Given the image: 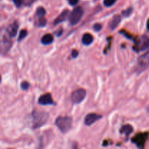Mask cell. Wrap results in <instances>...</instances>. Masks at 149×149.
<instances>
[{
	"label": "cell",
	"mask_w": 149,
	"mask_h": 149,
	"mask_svg": "<svg viewBox=\"0 0 149 149\" xmlns=\"http://www.w3.org/2000/svg\"><path fill=\"white\" fill-rule=\"evenodd\" d=\"M13 1L14 2L15 5L17 7H20L23 4V0H13Z\"/></svg>",
	"instance_id": "cell-25"
},
{
	"label": "cell",
	"mask_w": 149,
	"mask_h": 149,
	"mask_svg": "<svg viewBox=\"0 0 149 149\" xmlns=\"http://www.w3.org/2000/svg\"><path fill=\"white\" fill-rule=\"evenodd\" d=\"M72 122L69 116H58L55 120V125L63 133H66L71 129Z\"/></svg>",
	"instance_id": "cell-2"
},
{
	"label": "cell",
	"mask_w": 149,
	"mask_h": 149,
	"mask_svg": "<svg viewBox=\"0 0 149 149\" xmlns=\"http://www.w3.org/2000/svg\"><path fill=\"white\" fill-rule=\"evenodd\" d=\"M132 127L130 125H124L120 130V132L122 134H125L126 135V136H129L131 133H132Z\"/></svg>",
	"instance_id": "cell-14"
},
{
	"label": "cell",
	"mask_w": 149,
	"mask_h": 149,
	"mask_svg": "<svg viewBox=\"0 0 149 149\" xmlns=\"http://www.w3.org/2000/svg\"><path fill=\"white\" fill-rule=\"evenodd\" d=\"M41 42L45 45H49V44H51L53 42V36L50 33H47V34L44 35L42 36V39H41Z\"/></svg>",
	"instance_id": "cell-13"
},
{
	"label": "cell",
	"mask_w": 149,
	"mask_h": 149,
	"mask_svg": "<svg viewBox=\"0 0 149 149\" xmlns=\"http://www.w3.org/2000/svg\"><path fill=\"white\" fill-rule=\"evenodd\" d=\"M149 65V51L138 59L137 63L136 71L138 74H141L143 71L146 70Z\"/></svg>",
	"instance_id": "cell-4"
},
{
	"label": "cell",
	"mask_w": 149,
	"mask_h": 149,
	"mask_svg": "<svg viewBox=\"0 0 149 149\" xmlns=\"http://www.w3.org/2000/svg\"><path fill=\"white\" fill-rule=\"evenodd\" d=\"M46 14V11L43 7H39L36 10V15L39 17H43Z\"/></svg>",
	"instance_id": "cell-17"
},
{
	"label": "cell",
	"mask_w": 149,
	"mask_h": 149,
	"mask_svg": "<svg viewBox=\"0 0 149 149\" xmlns=\"http://www.w3.org/2000/svg\"><path fill=\"white\" fill-rule=\"evenodd\" d=\"M46 23H47L46 19L44 18V17H40L39 21H38L37 25L38 26H39V27H44V26L46 25Z\"/></svg>",
	"instance_id": "cell-18"
},
{
	"label": "cell",
	"mask_w": 149,
	"mask_h": 149,
	"mask_svg": "<svg viewBox=\"0 0 149 149\" xmlns=\"http://www.w3.org/2000/svg\"><path fill=\"white\" fill-rule=\"evenodd\" d=\"M87 92L84 89H78L71 95V100L74 104H79L85 98Z\"/></svg>",
	"instance_id": "cell-7"
},
{
	"label": "cell",
	"mask_w": 149,
	"mask_h": 149,
	"mask_svg": "<svg viewBox=\"0 0 149 149\" xmlns=\"http://www.w3.org/2000/svg\"><path fill=\"white\" fill-rule=\"evenodd\" d=\"M83 13L84 12L81 7H77L74 8L69 15V21L71 25L74 26L78 23L83 16Z\"/></svg>",
	"instance_id": "cell-5"
},
{
	"label": "cell",
	"mask_w": 149,
	"mask_h": 149,
	"mask_svg": "<svg viewBox=\"0 0 149 149\" xmlns=\"http://www.w3.org/2000/svg\"><path fill=\"white\" fill-rule=\"evenodd\" d=\"M3 42H4V44H3L2 49H4V51H7V49H8L10 47V45H11V43H10V40H9L8 39H7V38H4V39H3Z\"/></svg>",
	"instance_id": "cell-16"
},
{
	"label": "cell",
	"mask_w": 149,
	"mask_h": 149,
	"mask_svg": "<svg viewBox=\"0 0 149 149\" xmlns=\"http://www.w3.org/2000/svg\"><path fill=\"white\" fill-rule=\"evenodd\" d=\"M93 29L95 31H99L101 30L102 26L100 24V23H95V24L93 26Z\"/></svg>",
	"instance_id": "cell-24"
},
{
	"label": "cell",
	"mask_w": 149,
	"mask_h": 149,
	"mask_svg": "<svg viewBox=\"0 0 149 149\" xmlns=\"http://www.w3.org/2000/svg\"><path fill=\"white\" fill-rule=\"evenodd\" d=\"M101 117L102 116L100 115L96 114V113H89L86 116L85 119H84V124L86 125L90 126V125L95 123L97 120L101 119Z\"/></svg>",
	"instance_id": "cell-8"
},
{
	"label": "cell",
	"mask_w": 149,
	"mask_h": 149,
	"mask_svg": "<svg viewBox=\"0 0 149 149\" xmlns=\"http://www.w3.org/2000/svg\"><path fill=\"white\" fill-rule=\"evenodd\" d=\"M27 34H28L27 31L25 30V29H24V30H22L20 32V34H19L18 40L20 41V40H22L23 39H24V38L26 37V36H27Z\"/></svg>",
	"instance_id": "cell-19"
},
{
	"label": "cell",
	"mask_w": 149,
	"mask_h": 149,
	"mask_svg": "<svg viewBox=\"0 0 149 149\" xmlns=\"http://www.w3.org/2000/svg\"><path fill=\"white\" fill-rule=\"evenodd\" d=\"M149 47V37L146 35L140 36L139 38L135 40V45L133 47V49L136 52L146 50L147 48Z\"/></svg>",
	"instance_id": "cell-3"
},
{
	"label": "cell",
	"mask_w": 149,
	"mask_h": 149,
	"mask_svg": "<svg viewBox=\"0 0 149 149\" xmlns=\"http://www.w3.org/2000/svg\"><path fill=\"white\" fill-rule=\"evenodd\" d=\"M78 55H79V52H78V51H77V50H73L72 51V53H71V56H72L74 58H77V57L78 56Z\"/></svg>",
	"instance_id": "cell-27"
},
{
	"label": "cell",
	"mask_w": 149,
	"mask_h": 149,
	"mask_svg": "<svg viewBox=\"0 0 149 149\" xmlns=\"http://www.w3.org/2000/svg\"><path fill=\"white\" fill-rule=\"evenodd\" d=\"M147 27H148V29H149V20H148V22H147Z\"/></svg>",
	"instance_id": "cell-29"
},
{
	"label": "cell",
	"mask_w": 149,
	"mask_h": 149,
	"mask_svg": "<svg viewBox=\"0 0 149 149\" xmlns=\"http://www.w3.org/2000/svg\"><path fill=\"white\" fill-rule=\"evenodd\" d=\"M32 119H33V128L36 129L40 127L43 126L49 119V114L46 112L37 111H35L32 114Z\"/></svg>",
	"instance_id": "cell-1"
},
{
	"label": "cell",
	"mask_w": 149,
	"mask_h": 149,
	"mask_svg": "<svg viewBox=\"0 0 149 149\" xmlns=\"http://www.w3.org/2000/svg\"><path fill=\"white\" fill-rule=\"evenodd\" d=\"M17 29H18V23L17 22H14L13 24L10 25L8 28H7V32L8 33L9 36L10 37H14L16 36L17 32Z\"/></svg>",
	"instance_id": "cell-10"
},
{
	"label": "cell",
	"mask_w": 149,
	"mask_h": 149,
	"mask_svg": "<svg viewBox=\"0 0 149 149\" xmlns=\"http://www.w3.org/2000/svg\"><path fill=\"white\" fill-rule=\"evenodd\" d=\"M121 21V16L120 15H114L113 17L112 18L111 21L110 22V24H109V27L112 30H114L116 27L118 26V25L119 24Z\"/></svg>",
	"instance_id": "cell-12"
},
{
	"label": "cell",
	"mask_w": 149,
	"mask_h": 149,
	"mask_svg": "<svg viewBox=\"0 0 149 149\" xmlns=\"http://www.w3.org/2000/svg\"><path fill=\"white\" fill-rule=\"evenodd\" d=\"M36 0H23V3L26 6H30L31 4H33Z\"/></svg>",
	"instance_id": "cell-23"
},
{
	"label": "cell",
	"mask_w": 149,
	"mask_h": 149,
	"mask_svg": "<svg viewBox=\"0 0 149 149\" xmlns=\"http://www.w3.org/2000/svg\"><path fill=\"white\" fill-rule=\"evenodd\" d=\"M68 14H69V11H68V10H63V11L60 14V15H58V17L55 19V22H54V24L57 25L58 24V23L63 22L64 20H65V19L67 18Z\"/></svg>",
	"instance_id": "cell-11"
},
{
	"label": "cell",
	"mask_w": 149,
	"mask_h": 149,
	"mask_svg": "<svg viewBox=\"0 0 149 149\" xmlns=\"http://www.w3.org/2000/svg\"><path fill=\"white\" fill-rule=\"evenodd\" d=\"M81 41L84 45H90L93 42V37L90 33H84L82 36Z\"/></svg>",
	"instance_id": "cell-15"
},
{
	"label": "cell",
	"mask_w": 149,
	"mask_h": 149,
	"mask_svg": "<svg viewBox=\"0 0 149 149\" xmlns=\"http://www.w3.org/2000/svg\"><path fill=\"white\" fill-rule=\"evenodd\" d=\"M62 33H63V29H61H61H60V31H58L55 32V33H56V36H61V35L62 34Z\"/></svg>",
	"instance_id": "cell-28"
},
{
	"label": "cell",
	"mask_w": 149,
	"mask_h": 149,
	"mask_svg": "<svg viewBox=\"0 0 149 149\" xmlns=\"http://www.w3.org/2000/svg\"><path fill=\"white\" fill-rule=\"evenodd\" d=\"M132 7H130V8L127 9L126 10H125V11L122 12V15L125 16V17H128V16H129L132 13Z\"/></svg>",
	"instance_id": "cell-20"
},
{
	"label": "cell",
	"mask_w": 149,
	"mask_h": 149,
	"mask_svg": "<svg viewBox=\"0 0 149 149\" xmlns=\"http://www.w3.org/2000/svg\"><path fill=\"white\" fill-rule=\"evenodd\" d=\"M116 2V0H104V5L106 7H111Z\"/></svg>",
	"instance_id": "cell-21"
},
{
	"label": "cell",
	"mask_w": 149,
	"mask_h": 149,
	"mask_svg": "<svg viewBox=\"0 0 149 149\" xmlns=\"http://www.w3.org/2000/svg\"><path fill=\"white\" fill-rule=\"evenodd\" d=\"M20 86H21V88L23 89V90H26L29 87V83L27 82V81H23V82L21 83V85Z\"/></svg>",
	"instance_id": "cell-22"
},
{
	"label": "cell",
	"mask_w": 149,
	"mask_h": 149,
	"mask_svg": "<svg viewBox=\"0 0 149 149\" xmlns=\"http://www.w3.org/2000/svg\"><path fill=\"white\" fill-rule=\"evenodd\" d=\"M148 138V132H141L135 135L132 138V142L134 143L140 149H143L146 142Z\"/></svg>",
	"instance_id": "cell-6"
},
{
	"label": "cell",
	"mask_w": 149,
	"mask_h": 149,
	"mask_svg": "<svg viewBox=\"0 0 149 149\" xmlns=\"http://www.w3.org/2000/svg\"><path fill=\"white\" fill-rule=\"evenodd\" d=\"M78 2H79V0H68V3H69V4H71V5L72 6L76 5Z\"/></svg>",
	"instance_id": "cell-26"
},
{
	"label": "cell",
	"mask_w": 149,
	"mask_h": 149,
	"mask_svg": "<svg viewBox=\"0 0 149 149\" xmlns=\"http://www.w3.org/2000/svg\"><path fill=\"white\" fill-rule=\"evenodd\" d=\"M39 103L41 105H52L53 103L52 95L49 93H46L40 96L39 98Z\"/></svg>",
	"instance_id": "cell-9"
}]
</instances>
